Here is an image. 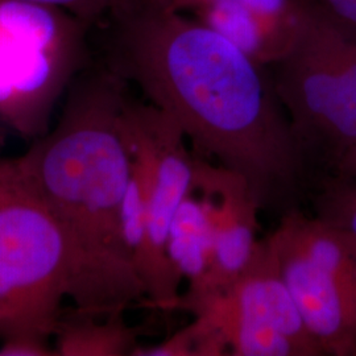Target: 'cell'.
Returning <instances> with one entry per match:
<instances>
[{
	"label": "cell",
	"instance_id": "1",
	"mask_svg": "<svg viewBox=\"0 0 356 356\" xmlns=\"http://www.w3.org/2000/svg\"><path fill=\"white\" fill-rule=\"evenodd\" d=\"M107 19L104 64L177 123L194 156L242 178L260 211L302 209L314 175L268 66L145 0H124Z\"/></svg>",
	"mask_w": 356,
	"mask_h": 356
},
{
	"label": "cell",
	"instance_id": "2",
	"mask_svg": "<svg viewBox=\"0 0 356 356\" xmlns=\"http://www.w3.org/2000/svg\"><path fill=\"white\" fill-rule=\"evenodd\" d=\"M129 83L89 65L64 98L56 124L13 159L64 232L74 310L104 317L140 306L147 292L122 229L132 157L122 129Z\"/></svg>",
	"mask_w": 356,
	"mask_h": 356
},
{
	"label": "cell",
	"instance_id": "3",
	"mask_svg": "<svg viewBox=\"0 0 356 356\" xmlns=\"http://www.w3.org/2000/svg\"><path fill=\"white\" fill-rule=\"evenodd\" d=\"M90 26L72 13L0 0V127L35 141L90 65Z\"/></svg>",
	"mask_w": 356,
	"mask_h": 356
},
{
	"label": "cell",
	"instance_id": "4",
	"mask_svg": "<svg viewBox=\"0 0 356 356\" xmlns=\"http://www.w3.org/2000/svg\"><path fill=\"white\" fill-rule=\"evenodd\" d=\"M314 178L356 144V32L307 10L293 51L269 66Z\"/></svg>",
	"mask_w": 356,
	"mask_h": 356
},
{
	"label": "cell",
	"instance_id": "5",
	"mask_svg": "<svg viewBox=\"0 0 356 356\" xmlns=\"http://www.w3.org/2000/svg\"><path fill=\"white\" fill-rule=\"evenodd\" d=\"M70 282L63 229L13 159L0 157V335L49 339Z\"/></svg>",
	"mask_w": 356,
	"mask_h": 356
},
{
	"label": "cell",
	"instance_id": "6",
	"mask_svg": "<svg viewBox=\"0 0 356 356\" xmlns=\"http://www.w3.org/2000/svg\"><path fill=\"white\" fill-rule=\"evenodd\" d=\"M122 129L140 181L145 213V244L136 261L147 292L140 306L169 312L182 279L168 254L169 232L181 204L195 188V157L177 123L131 92L122 111Z\"/></svg>",
	"mask_w": 356,
	"mask_h": 356
},
{
	"label": "cell",
	"instance_id": "7",
	"mask_svg": "<svg viewBox=\"0 0 356 356\" xmlns=\"http://www.w3.org/2000/svg\"><path fill=\"white\" fill-rule=\"evenodd\" d=\"M172 310L225 312L266 323L298 346L302 356L325 355L323 348L306 327L291 292L282 279L270 236L256 242L248 264L229 288L219 292L179 294Z\"/></svg>",
	"mask_w": 356,
	"mask_h": 356
},
{
	"label": "cell",
	"instance_id": "8",
	"mask_svg": "<svg viewBox=\"0 0 356 356\" xmlns=\"http://www.w3.org/2000/svg\"><path fill=\"white\" fill-rule=\"evenodd\" d=\"M195 157V191L202 193L213 223L209 266L189 292H219L239 277L254 252L260 213L242 178Z\"/></svg>",
	"mask_w": 356,
	"mask_h": 356
},
{
	"label": "cell",
	"instance_id": "9",
	"mask_svg": "<svg viewBox=\"0 0 356 356\" xmlns=\"http://www.w3.org/2000/svg\"><path fill=\"white\" fill-rule=\"evenodd\" d=\"M269 236L282 279L325 355L356 356V289L306 257L279 226Z\"/></svg>",
	"mask_w": 356,
	"mask_h": 356
},
{
	"label": "cell",
	"instance_id": "10",
	"mask_svg": "<svg viewBox=\"0 0 356 356\" xmlns=\"http://www.w3.org/2000/svg\"><path fill=\"white\" fill-rule=\"evenodd\" d=\"M193 17L269 67L296 47L307 10L300 0H220L193 13Z\"/></svg>",
	"mask_w": 356,
	"mask_h": 356
},
{
	"label": "cell",
	"instance_id": "11",
	"mask_svg": "<svg viewBox=\"0 0 356 356\" xmlns=\"http://www.w3.org/2000/svg\"><path fill=\"white\" fill-rule=\"evenodd\" d=\"M53 337L58 356H131L139 346V330L128 325L124 313L98 317L73 310L61 316Z\"/></svg>",
	"mask_w": 356,
	"mask_h": 356
},
{
	"label": "cell",
	"instance_id": "12",
	"mask_svg": "<svg viewBox=\"0 0 356 356\" xmlns=\"http://www.w3.org/2000/svg\"><path fill=\"white\" fill-rule=\"evenodd\" d=\"M213 326L234 356H302L298 346L281 331L242 316L204 310L193 314Z\"/></svg>",
	"mask_w": 356,
	"mask_h": 356
},
{
	"label": "cell",
	"instance_id": "13",
	"mask_svg": "<svg viewBox=\"0 0 356 356\" xmlns=\"http://www.w3.org/2000/svg\"><path fill=\"white\" fill-rule=\"evenodd\" d=\"M307 201L314 216L339 234L356 256V178L335 172L317 176Z\"/></svg>",
	"mask_w": 356,
	"mask_h": 356
},
{
	"label": "cell",
	"instance_id": "14",
	"mask_svg": "<svg viewBox=\"0 0 356 356\" xmlns=\"http://www.w3.org/2000/svg\"><path fill=\"white\" fill-rule=\"evenodd\" d=\"M74 15L90 26L107 19L124 0H24Z\"/></svg>",
	"mask_w": 356,
	"mask_h": 356
},
{
	"label": "cell",
	"instance_id": "15",
	"mask_svg": "<svg viewBox=\"0 0 356 356\" xmlns=\"http://www.w3.org/2000/svg\"><path fill=\"white\" fill-rule=\"evenodd\" d=\"M306 10L356 32V0H300Z\"/></svg>",
	"mask_w": 356,
	"mask_h": 356
},
{
	"label": "cell",
	"instance_id": "16",
	"mask_svg": "<svg viewBox=\"0 0 356 356\" xmlns=\"http://www.w3.org/2000/svg\"><path fill=\"white\" fill-rule=\"evenodd\" d=\"M54 348L49 347L48 339L33 334H17L3 338L0 356H51Z\"/></svg>",
	"mask_w": 356,
	"mask_h": 356
},
{
	"label": "cell",
	"instance_id": "17",
	"mask_svg": "<svg viewBox=\"0 0 356 356\" xmlns=\"http://www.w3.org/2000/svg\"><path fill=\"white\" fill-rule=\"evenodd\" d=\"M145 1L172 13H185V15L191 13L193 15L211 4H216L220 0H145Z\"/></svg>",
	"mask_w": 356,
	"mask_h": 356
},
{
	"label": "cell",
	"instance_id": "18",
	"mask_svg": "<svg viewBox=\"0 0 356 356\" xmlns=\"http://www.w3.org/2000/svg\"><path fill=\"white\" fill-rule=\"evenodd\" d=\"M334 172L348 177L356 178V144L351 149L344 153L343 157L341 159Z\"/></svg>",
	"mask_w": 356,
	"mask_h": 356
},
{
	"label": "cell",
	"instance_id": "19",
	"mask_svg": "<svg viewBox=\"0 0 356 356\" xmlns=\"http://www.w3.org/2000/svg\"><path fill=\"white\" fill-rule=\"evenodd\" d=\"M6 131H7V129H4V128L0 127V144L3 143V140H4V136H6Z\"/></svg>",
	"mask_w": 356,
	"mask_h": 356
}]
</instances>
